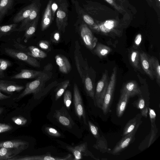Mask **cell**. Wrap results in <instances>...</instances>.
Here are the masks:
<instances>
[{
	"label": "cell",
	"instance_id": "cell-4",
	"mask_svg": "<svg viewBox=\"0 0 160 160\" xmlns=\"http://www.w3.org/2000/svg\"><path fill=\"white\" fill-rule=\"evenodd\" d=\"M109 82L108 71L106 70L97 83L93 100L95 105L100 109L102 108Z\"/></svg>",
	"mask_w": 160,
	"mask_h": 160
},
{
	"label": "cell",
	"instance_id": "cell-25",
	"mask_svg": "<svg viewBox=\"0 0 160 160\" xmlns=\"http://www.w3.org/2000/svg\"><path fill=\"white\" fill-rule=\"evenodd\" d=\"M58 121L62 125L70 128L72 127V121L71 118L66 113L61 110L57 111L54 116Z\"/></svg>",
	"mask_w": 160,
	"mask_h": 160
},
{
	"label": "cell",
	"instance_id": "cell-34",
	"mask_svg": "<svg viewBox=\"0 0 160 160\" xmlns=\"http://www.w3.org/2000/svg\"><path fill=\"white\" fill-rule=\"evenodd\" d=\"M11 64L10 61L0 58V79L4 78V72L11 65Z\"/></svg>",
	"mask_w": 160,
	"mask_h": 160
},
{
	"label": "cell",
	"instance_id": "cell-54",
	"mask_svg": "<svg viewBox=\"0 0 160 160\" xmlns=\"http://www.w3.org/2000/svg\"><path fill=\"white\" fill-rule=\"evenodd\" d=\"M149 2H153L154 0H155L156 1V0H148Z\"/></svg>",
	"mask_w": 160,
	"mask_h": 160
},
{
	"label": "cell",
	"instance_id": "cell-16",
	"mask_svg": "<svg viewBox=\"0 0 160 160\" xmlns=\"http://www.w3.org/2000/svg\"><path fill=\"white\" fill-rule=\"evenodd\" d=\"M28 145V142L22 140H13L0 142V148H15L22 151L26 149Z\"/></svg>",
	"mask_w": 160,
	"mask_h": 160
},
{
	"label": "cell",
	"instance_id": "cell-49",
	"mask_svg": "<svg viewBox=\"0 0 160 160\" xmlns=\"http://www.w3.org/2000/svg\"><path fill=\"white\" fill-rule=\"evenodd\" d=\"M11 97L10 96H7L2 94L0 91V100L8 99Z\"/></svg>",
	"mask_w": 160,
	"mask_h": 160
},
{
	"label": "cell",
	"instance_id": "cell-52",
	"mask_svg": "<svg viewBox=\"0 0 160 160\" xmlns=\"http://www.w3.org/2000/svg\"><path fill=\"white\" fill-rule=\"evenodd\" d=\"M156 1L157 2V4L158 5L157 6L159 8L160 0H156Z\"/></svg>",
	"mask_w": 160,
	"mask_h": 160
},
{
	"label": "cell",
	"instance_id": "cell-48",
	"mask_svg": "<svg viewBox=\"0 0 160 160\" xmlns=\"http://www.w3.org/2000/svg\"><path fill=\"white\" fill-rule=\"evenodd\" d=\"M148 108L145 106V107L141 110V113L142 116L146 118L148 116Z\"/></svg>",
	"mask_w": 160,
	"mask_h": 160
},
{
	"label": "cell",
	"instance_id": "cell-46",
	"mask_svg": "<svg viewBox=\"0 0 160 160\" xmlns=\"http://www.w3.org/2000/svg\"><path fill=\"white\" fill-rule=\"evenodd\" d=\"M148 112L151 123L155 122L156 114L155 111L153 109L149 108Z\"/></svg>",
	"mask_w": 160,
	"mask_h": 160
},
{
	"label": "cell",
	"instance_id": "cell-22",
	"mask_svg": "<svg viewBox=\"0 0 160 160\" xmlns=\"http://www.w3.org/2000/svg\"><path fill=\"white\" fill-rule=\"evenodd\" d=\"M130 63L136 70L142 73L140 62V52L138 49L132 47L129 52Z\"/></svg>",
	"mask_w": 160,
	"mask_h": 160
},
{
	"label": "cell",
	"instance_id": "cell-2",
	"mask_svg": "<svg viewBox=\"0 0 160 160\" xmlns=\"http://www.w3.org/2000/svg\"><path fill=\"white\" fill-rule=\"evenodd\" d=\"M74 60L77 70L83 85L93 83L95 80V73L92 69L89 67L87 61L82 57L78 42H75Z\"/></svg>",
	"mask_w": 160,
	"mask_h": 160
},
{
	"label": "cell",
	"instance_id": "cell-27",
	"mask_svg": "<svg viewBox=\"0 0 160 160\" xmlns=\"http://www.w3.org/2000/svg\"><path fill=\"white\" fill-rule=\"evenodd\" d=\"M93 52L101 59L106 58L112 52L110 47L101 43H97L94 48Z\"/></svg>",
	"mask_w": 160,
	"mask_h": 160
},
{
	"label": "cell",
	"instance_id": "cell-21",
	"mask_svg": "<svg viewBox=\"0 0 160 160\" xmlns=\"http://www.w3.org/2000/svg\"><path fill=\"white\" fill-rule=\"evenodd\" d=\"M52 1L50 0L43 14L41 23V29L43 31L46 29L52 22L51 4Z\"/></svg>",
	"mask_w": 160,
	"mask_h": 160
},
{
	"label": "cell",
	"instance_id": "cell-37",
	"mask_svg": "<svg viewBox=\"0 0 160 160\" xmlns=\"http://www.w3.org/2000/svg\"><path fill=\"white\" fill-rule=\"evenodd\" d=\"M88 123L90 130L92 134L95 138L97 139H98L99 135L98 127L90 121H88Z\"/></svg>",
	"mask_w": 160,
	"mask_h": 160
},
{
	"label": "cell",
	"instance_id": "cell-30",
	"mask_svg": "<svg viewBox=\"0 0 160 160\" xmlns=\"http://www.w3.org/2000/svg\"><path fill=\"white\" fill-rule=\"evenodd\" d=\"M13 3L14 0H0V22L12 8Z\"/></svg>",
	"mask_w": 160,
	"mask_h": 160
},
{
	"label": "cell",
	"instance_id": "cell-51",
	"mask_svg": "<svg viewBox=\"0 0 160 160\" xmlns=\"http://www.w3.org/2000/svg\"><path fill=\"white\" fill-rule=\"evenodd\" d=\"M116 2H119L120 4L122 6V3L124 2L123 0H114Z\"/></svg>",
	"mask_w": 160,
	"mask_h": 160
},
{
	"label": "cell",
	"instance_id": "cell-8",
	"mask_svg": "<svg viewBox=\"0 0 160 160\" xmlns=\"http://www.w3.org/2000/svg\"><path fill=\"white\" fill-rule=\"evenodd\" d=\"M73 101L76 113L80 119H82L87 125L85 112L82 99L77 85L75 83L73 87Z\"/></svg>",
	"mask_w": 160,
	"mask_h": 160
},
{
	"label": "cell",
	"instance_id": "cell-31",
	"mask_svg": "<svg viewBox=\"0 0 160 160\" xmlns=\"http://www.w3.org/2000/svg\"><path fill=\"white\" fill-rule=\"evenodd\" d=\"M70 81L67 79L59 83L55 90V99L58 100L63 95L68 86Z\"/></svg>",
	"mask_w": 160,
	"mask_h": 160
},
{
	"label": "cell",
	"instance_id": "cell-43",
	"mask_svg": "<svg viewBox=\"0 0 160 160\" xmlns=\"http://www.w3.org/2000/svg\"><path fill=\"white\" fill-rule=\"evenodd\" d=\"M142 35L141 34L138 33L137 34L135 38L132 47L136 49H138L142 42Z\"/></svg>",
	"mask_w": 160,
	"mask_h": 160
},
{
	"label": "cell",
	"instance_id": "cell-13",
	"mask_svg": "<svg viewBox=\"0 0 160 160\" xmlns=\"http://www.w3.org/2000/svg\"><path fill=\"white\" fill-rule=\"evenodd\" d=\"M16 160H73L72 154H69L63 157L52 156L47 153V154L39 155L27 156L18 158Z\"/></svg>",
	"mask_w": 160,
	"mask_h": 160
},
{
	"label": "cell",
	"instance_id": "cell-12",
	"mask_svg": "<svg viewBox=\"0 0 160 160\" xmlns=\"http://www.w3.org/2000/svg\"><path fill=\"white\" fill-rule=\"evenodd\" d=\"M24 88V86L17 84L14 82L0 80V91L8 94L20 92Z\"/></svg>",
	"mask_w": 160,
	"mask_h": 160
},
{
	"label": "cell",
	"instance_id": "cell-6",
	"mask_svg": "<svg viewBox=\"0 0 160 160\" xmlns=\"http://www.w3.org/2000/svg\"><path fill=\"white\" fill-rule=\"evenodd\" d=\"M4 52L9 56L24 62L32 67L36 68L40 67V62L35 58L18 49L5 48Z\"/></svg>",
	"mask_w": 160,
	"mask_h": 160
},
{
	"label": "cell",
	"instance_id": "cell-1",
	"mask_svg": "<svg viewBox=\"0 0 160 160\" xmlns=\"http://www.w3.org/2000/svg\"><path fill=\"white\" fill-rule=\"evenodd\" d=\"M52 68L51 64L45 66L41 74L34 80L27 83L23 91L13 100L18 101L28 95L33 93L35 95L41 92L44 89L46 82L52 78Z\"/></svg>",
	"mask_w": 160,
	"mask_h": 160
},
{
	"label": "cell",
	"instance_id": "cell-50",
	"mask_svg": "<svg viewBox=\"0 0 160 160\" xmlns=\"http://www.w3.org/2000/svg\"><path fill=\"white\" fill-rule=\"evenodd\" d=\"M52 1L56 2L58 5L60 4L63 0H51Z\"/></svg>",
	"mask_w": 160,
	"mask_h": 160
},
{
	"label": "cell",
	"instance_id": "cell-23",
	"mask_svg": "<svg viewBox=\"0 0 160 160\" xmlns=\"http://www.w3.org/2000/svg\"><path fill=\"white\" fill-rule=\"evenodd\" d=\"M130 98L127 93L121 91L120 96L116 108V114L118 117H120L123 115Z\"/></svg>",
	"mask_w": 160,
	"mask_h": 160
},
{
	"label": "cell",
	"instance_id": "cell-35",
	"mask_svg": "<svg viewBox=\"0 0 160 160\" xmlns=\"http://www.w3.org/2000/svg\"><path fill=\"white\" fill-rule=\"evenodd\" d=\"M72 95L71 91L69 90H66L63 95L64 103L68 109H69L72 103Z\"/></svg>",
	"mask_w": 160,
	"mask_h": 160
},
{
	"label": "cell",
	"instance_id": "cell-9",
	"mask_svg": "<svg viewBox=\"0 0 160 160\" xmlns=\"http://www.w3.org/2000/svg\"><path fill=\"white\" fill-rule=\"evenodd\" d=\"M87 146L86 142L74 147L67 146L66 148L73 155L74 160L81 159L83 156H90L95 159H98L96 158L88 149Z\"/></svg>",
	"mask_w": 160,
	"mask_h": 160
},
{
	"label": "cell",
	"instance_id": "cell-41",
	"mask_svg": "<svg viewBox=\"0 0 160 160\" xmlns=\"http://www.w3.org/2000/svg\"><path fill=\"white\" fill-rule=\"evenodd\" d=\"M60 39V32L55 31L51 34L50 40L51 41L55 43H58Z\"/></svg>",
	"mask_w": 160,
	"mask_h": 160
},
{
	"label": "cell",
	"instance_id": "cell-18",
	"mask_svg": "<svg viewBox=\"0 0 160 160\" xmlns=\"http://www.w3.org/2000/svg\"><path fill=\"white\" fill-rule=\"evenodd\" d=\"M55 58L60 72L67 74L70 72L72 67L68 59L66 57L62 55L57 54Z\"/></svg>",
	"mask_w": 160,
	"mask_h": 160
},
{
	"label": "cell",
	"instance_id": "cell-39",
	"mask_svg": "<svg viewBox=\"0 0 160 160\" xmlns=\"http://www.w3.org/2000/svg\"><path fill=\"white\" fill-rule=\"evenodd\" d=\"M82 17L84 22L88 25L89 28L91 29L95 24L93 18L89 14H83Z\"/></svg>",
	"mask_w": 160,
	"mask_h": 160
},
{
	"label": "cell",
	"instance_id": "cell-38",
	"mask_svg": "<svg viewBox=\"0 0 160 160\" xmlns=\"http://www.w3.org/2000/svg\"><path fill=\"white\" fill-rule=\"evenodd\" d=\"M12 119L16 124L20 126L24 125L27 122V120L24 117L21 116L13 117Z\"/></svg>",
	"mask_w": 160,
	"mask_h": 160
},
{
	"label": "cell",
	"instance_id": "cell-42",
	"mask_svg": "<svg viewBox=\"0 0 160 160\" xmlns=\"http://www.w3.org/2000/svg\"><path fill=\"white\" fill-rule=\"evenodd\" d=\"M38 45L41 48L44 50L50 51L51 50L50 42L47 40H41L38 42Z\"/></svg>",
	"mask_w": 160,
	"mask_h": 160
},
{
	"label": "cell",
	"instance_id": "cell-28",
	"mask_svg": "<svg viewBox=\"0 0 160 160\" xmlns=\"http://www.w3.org/2000/svg\"><path fill=\"white\" fill-rule=\"evenodd\" d=\"M151 68L154 78L157 83L160 86V65L159 61L156 57L152 56L150 57Z\"/></svg>",
	"mask_w": 160,
	"mask_h": 160
},
{
	"label": "cell",
	"instance_id": "cell-7",
	"mask_svg": "<svg viewBox=\"0 0 160 160\" xmlns=\"http://www.w3.org/2000/svg\"><path fill=\"white\" fill-rule=\"evenodd\" d=\"M80 35L86 47L90 50L93 49L98 42V39L93 34L91 29L85 24L80 28Z\"/></svg>",
	"mask_w": 160,
	"mask_h": 160
},
{
	"label": "cell",
	"instance_id": "cell-32",
	"mask_svg": "<svg viewBox=\"0 0 160 160\" xmlns=\"http://www.w3.org/2000/svg\"><path fill=\"white\" fill-rule=\"evenodd\" d=\"M17 23H14L9 25L0 26V37L16 31Z\"/></svg>",
	"mask_w": 160,
	"mask_h": 160
},
{
	"label": "cell",
	"instance_id": "cell-11",
	"mask_svg": "<svg viewBox=\"0 0 160 160\" xmlns=\"http://www.w3.org/2000/svg\"><path fill=\"white\" fill-rule=\"evenodd\" d=\"M137 130H135L124 136L117 143L111 153L114 155L119 154L135 140V134Z\"/></svg>",
	"mask_w": 160,
	"mask_h": 160
},
{
	"label": "cell",
	"instance_id": "cell-40",
	"mask_svg": "<svg viewBox=\"0 0 160 160\" xmlns=\"http://www.w3.org/2000/svg\"><path fill=\"white\" fill-rule=\"evenodd\" d=\"M45 131L48 134L53 137H59L61 136L60 133L56 129L52 127H46Z\"/></svg>",
	"mask_w": 160,
	"mask_h": 160
},
{
	"label": "cell",
	"instance_id": "cell-47",
	"mask_svg": "<svg viewBox=\"0 0 160 160\" xmlns=\"http://www.w3.org/2000/svg\"><path fill=\"white\" fill-rule=\"evenodd\" d=\"M137 108L141 110L145 107V102L144 100L142 98H140L136 103Z\"/></svg>",
	"mask_w": 160,
	"mask_h": 160
},
{
	"label": "cell",
	"instance_id": "cell-26",
	"mask_svg": "<svg viewBox=\"0 0 160 160\" xmlns=\"http://www.w3.org/2000/svg\"><path fill=\"white\" fill-rule=\"evenodd\" d=\"M39 18V15L32 21L27 27L25 30V33L23 37L24 41L27 42L34 35L37 29Z\"/></svg>",
	"mask_w": 160,
	"mask_h": 160
},
{
	"label": "cell",
	"instance_id": "cell-14",
	"mask_svg": "<svg viewBox=\"0 0 160 160\" xmlns=\"http://www.w3.org/2000/svg\"><path fill=\"white\" fill-rule=\"evenodd\" d=\"M150 57L143 51L140 52V62L141 67L145 73L152 80L154 78L152 70Z\"/></svg>",
	"mask_w": 160,
	"mask_h": 160
},
{
	"label": "cell",
	"instance_id": "cell-33",
	"mask_svg": "<svg viewBox=\"0 0 160 160\" xmlns=\"http://www.w3.org/2000/svg\"><path fill=\"white\" fill-rule=\"evenodd\" d=\"M151 124V129L150 134L148 135L146 139H148V142L147 147L148 148L154 142L156 138L158 129L156 128L155 122Z\"/></svg>",
	"mask_w": 160,
	"mask_h": 160
},
{
	"label": "cell",
	"instance_id": "cell-20",
	"mask_svg": "<svg viewBox=\"0 0 160 160\" xmlns=\"http://www.w3.org/2000/svg\"><path fill=\"white\" fill-rule=\"evenodd\" d=\"M41 4L39 2L31 12L29 15L21 22L19 28L16 31L22 32L25 31L28 25L39 15Z\"/></svg>",
	"mask_w": 160,
	"mask_h": 160
},
{
	"label": "cell",
	"instance_id": "cell-36",
	"mask_svg": "<svg viewBox=\"0 0 160 160\" xmlns=\"http://www.w3.org/2000/svg\"><path fill=\"white\" fill-rule=\"evenodd\" d=\"M120 13L123 14L126 11L122 6L114 0H105Z\"/></svg>",
	"mask_w": 160,
	"mask_h": 160
},
{
	"label": "cell",
	"instance_id": "cell-29",
	"mask_svg": "<svg viewBox=\"0 0 160 160\" xmlns=\"http://www.w3.org/2000/svg\"><path fill=\"white\" fill-rule=\"evenodd\" d=\"M22 151L15 148H0V160H9Z\"/></svg>",
	"mask_w": 160,
	"mask_h": 160
},
{
	"label": "cell",
	"instance_id": "cell-19",
	"mask_svg": "<svg viewBox=\"0 0 160 160\" xmlns=\"http://www.w3.org/2000/svg\"><path fill=\"white\" fill-rule=\"evenodd\" d=\"M127 93L130 98L136 95H140L142 92L138 84L136 81H130L126 83L123 86L121 90Z\"/></svg>",
	"mask_w": 160,
	"mask_h": 160
},
{
	"label": "cell",
	"instance_id": "cell-10",
	"mask_svg": "<svg viewBox=\"0 0 160 160\" xmlns=\"http://www.w3.org/2000/svg\"><path fill=\"white\" fill-rule=\"evenodd\" d=\"M13 45L16 49L21 50L35 58H44L47 56L44 52L35 46H30L27 47L16 42H15Z\"/></svg>",
	"mask_w": 160,
	"mask_h": 160
},
{
	"label": "cell",
	"instance_id": "cell-24",
	"mask_svg": "<svg viewBox=\"0 0 160 160\" xmlns=\"http://www.w3.org/2000/svg\"><path fill=\"white\" fill-rule=\"evenodd\" d=\"M42 71H36L27 69H22L21 72L13 76L11 79H31L37 78L42 72Z\"/></svg>",
	"mask_w": 160,
	"mask_h": 160
},
{
	"label": "cell",
	"instance_id": "cell-17",
	"mask_svg": "<svg viewBox=\"0 0 160 160\" xmlns=\"http://www.w3.org/2000/svg\"><path fill=\"white\" fill-rule=\"evenodd\" d=\"M141 113L137 114L135 117L129 120L123 129L122 137L138 129L142 122L141 120Z\"/></svg>",
	"mask_w": 160,
	"mask_h": 160
},
{
	"label": "cell",
	"instance_id": "cell-5",
	"mask_svg": "<svg viewBox=\"0 0 160 160\" xmlns=\"http://www.w3.org/2000/svg\"><path fill=\"white\" fill-rule=\"evenodd\" d=\"M68 4L66 0H63L58 5L56 12V22L58 30L64 32L68 24Z\"/></svg>",
	"mask_w": 160,
	"mask_h": 160
},
{
	"label": "cell",
	"instance_id": "cell-3",
	"mask_svg": "<svg viewBox=\"0 0 160 160\" xmlns=\"http://www.w3.org/2000/svg\"><path fill=\"white\" fill-rule=\"evenodd\" d=\"M117 73V68L116 67H114L110 78L101 108L103 113L105 115L110 111L113 101L116 83Z\"/></svg>",
	"mask_w": 160,
	"mask_h": 160
},
{
	"label": "cell",
	"instance_id": "cell-45",
	"mask_svg": "<svg viewBox=\"0 0 160 160\" xmlns=\"http://www.w3.org/2000/svg\"><path fill=\"white\" fill-rule=\"evenodd\" d=\"M58 7V4L55 2L52 1L51 4V10L52 12V20L54 19L55 13Z\"/></svg>",
	"mask_w": 160,
	"mask_h": 160
},
{
	"label": "cell",
	"instance_id": "cell-44",
	"mask_svg": "<svg viewBox=\"0 0 160 160\" xmlns=\"http://www.w3.org/2000/svg\"><path fill=\"white\" fill-rule=\"evenodd\" d=\"M12 128V127L10 125L0 123V133L9 131Z\"/></svg>",
	"mask_w": 160,
	"mask_h": 160
},
{
	"label": "cell",
	"instance_id": "cell-53",
	"mask_svg": "<svg viewBox=\"0 0 160 160\" xmlns=\"http://www.w3.org/2000/svg\"><path fill=\"white\" fill-rule=\"evenodd\" d=\"M4 111V109L2 107H0V115H1V114Z\"/></svg>",
	"mask_w": 160,
	"mask_h": 160
},
{
	"label": "cell",
	"instance_id": "cell-15",
	"mask_svg": "<svg viewBox=\"0 0 160 160\" xmlns=\"http://www.w3.org/2000/svg\"><path fill=\"white\" fill-rule=\"evenodd\" d=\"M39 1H35L26 6L20 11L12 19L14 23H17L21 22L27 18L32 11L39 3Z\"/></svg>",
	"mask_w": 160,
	"mask_h": 160
}]
</instances>
